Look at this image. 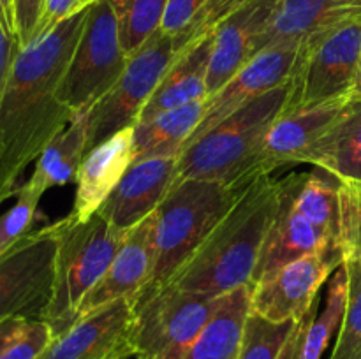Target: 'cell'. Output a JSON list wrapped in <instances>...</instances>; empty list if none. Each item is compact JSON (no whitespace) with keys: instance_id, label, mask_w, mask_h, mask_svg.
<instances>
[{"instance_id":"1","label":"cell","mask_w":361,"mask_h":359,"mask_svg":"<svg viewBox=\"0 0 361 359\" xmlns=\"http://www.w3.org/2000/svg\"><path fill=\"white\" fill-rule=\"evenodd\" d=\"M88 9L18 51L0 101V206L14 196L25 169L74 120L60 99V87Z\"/></svg>"},{"instance_id":"2","label":"cell","mask_w":361,"mask_h":359,"mask_svg":"<svg viewBox=\"0 0 361 359\" xmlns=\"http://www.w3.org/2000/svg\"><path fill=\"white\" fill-rule=\"evenodd\" d=\"M279 206L281 180L257 176L168 284L214 298L252 284Z\"/></svg>"},{"instance_id":"3","label":"cell","mask_w":361,"mask_h":359,"mask_svg":"<svg viewBox=\"0 0 361 359\" xmlns=\"http://www.w3.org/2000/svg\"><path fill=\"white\" fill-rule=\"evenodd\" d=\"M291 81L252 99L194 141L176 158V180L242 182L254 180L252 168L274 123L286 111ZM263 176V175H261Z\"/></svg>"},{"instance_id":"4","label":"cell","mask_w":361,"mask_h":359,"mask_svg":"<svg viewBox=\"0 0 361 359\" xmlns=\"http://www.w3.org/2000/svg\"><path fill=\"white\" fill-rule=\"evenodd\" d=\"M250 182L176 180L155 210V266L148 285L171 282Z\"/></svg>"},{"instance_id":"5","label":"cell","mask_w":361,"mask_h":359,"mask_svg":"<svg viewBox=\"0 0 361 359\" xmlns=\"http://www.w3.org/2000/svg\"><path fill=\"white\" fill-rule=\"evenodd\" d=\"M127 232L99 211L85 222L74 220L71 215L60 218L53 292L42 315L53 336L76 322L85 296L104 277Z\"/></svg>"},{"instance_id":"6","label":"cell","mask_w":361,"mask_h":359,"mask_svg":"<svg viewBox=\"0 0 361 359\" xmlns=\"http://www.w3.org/2000/svg\"><path fill=\"white\" fill-rule=\"evenodd\" d=\"M219 298L173 284L148 285L130 301L136 359H183L214 315Z\"/></svg>"},{"instance_id":"7","label":"cell","mask_w":361,"mask_h":359,"mask_svg":"<svg viewBox=\"0 0 361 359\" xmlns=\"http://www.w3.org/2000/svg\"><path fill=\"white\" fill-rule=\"evenodd\" d=\"M361 62V13L303 39L286 111L355 97Z\"/></svg>"},{"instance_id":"8","label":"cell","mask_w":361,"mask_h":359,"mask_svg":"<svg viewBox=\"0 0 361 359\" xmlns=\"http://www.w3.org/2000/svg\"><path fill=\"white\" fill-rule=\"evenodd\" d=\"M129 55L111 0H95L60 87V99L74 118L90 111L122 76Z\"/></svg>"},{"instance_id":"9","label":"cell","mask_w":361,"mask_h":359,"mask_svg":"<svg viewBox=\"0 0 361 359\" xmlns=\"http://www.w3.org/2000/svg\"><path fill=\"white\" fill-rule=\"evenodd\" d=\"M176 56L175 37L161 28L129 56L118 81L87 113L88 134L85 155L115 134L136 125L148 99Z\"/></svg>"},{"instance_id":"10","label":"cell","mask_w":361,"mask_h":359,"mask_svg":"<svg viewBox=\"0 0 361 359\" xmlns=\"http://www.w3.org/2000/svg\"><path fill=\"white\" fill-rule=\"evenodd\" d=\"M59 220L30 231L0 256V322L6 319L42 320L51 299Z\"/></svg>"},{"instance_id":"11","label":"cell","mask_w":361,"mask_h":359,"mask_svg":"<svg viewBox=\"0 0 361 359\" xmlns=\"http://www.w3.org/2000/svg\"><path fill=\"white\" fill-rule=\"evenodd\" d=\"M344 263L342 248L312 253L264 275L252 284L250 312L271 320H300L309 313L324 282Z\"/></svg>"},{"instance_id":"12","label":"cell","mask_w":361,"mask_h":359,"mask_svg":"<svg viewBox=\"0 0 361 359\" xmlns=\"http://www.w3.org/2000/svg\"><path fill=\"white\" fill-rule=\"evenodd\" d=\"M300 46H302L300 41L267 46L257 55H254L250 62H247L224 87L219 88L215 94L208 95L204 101L203 118L190 139L187 141L185 148L204 136L215 125H219L236 109L245 106L247 102L288 83L291 80L296 58H298Z\"/></svg>"},{"instance_id":"13","label":"cell","mask_w":361,"mask_h":359,"mask_svg":"<svg viewBox=\"0 0 361 359\" xmlns=\"http://www.w3.org/2000/svg\"><path fill=\"white\" fill-rule=\"evenodd\" d=\"M133 324V301L116 299L53 336L39 359H129Z\"/></svg>"},{"instance_id":"14","label":"cell","mask_w":361,"mask_h":359,"mask_svg":"<svg viewBox=\"0 0 361 359\" xmlns=\"http://www.w3.org/2000/svg\"><path fill=\"white\" fill-rule=\"evenodd\" d=\"M307 175L309 172H291L286 178H281V206L264 239L252 275V284L296 259L331 248H342L334 236L314 225L295 208V196Z\"/></svg>"},{"instance_id":"15","label":"cell","mask_w":361,"mask_h":359,"mask_svg":"<svg viewBox=\"0 0 361 359\" xmlns=\"http://www.w3.org/2000/svg\"><path fill=\"white\" fill-rule=\"evenodd\" d=\"M353 97H341L312 108L284 111L274 123L254 162V176L271 175L293 164H307L310 151Z\"/></svg>"},{"instance_id":"16","label":"cell","mask_w":361,"mask_h":359,"mask_svg":"<svg viewBox=\"0 0 361 359\" xmlns=\"http://www.w3.org/2000/svg\"><path fill=\"white\" fill-rule=\"evenodd\" d=\"M155 266V213L127 232L104 277L85 296L78 319L97 312L116 299H133L150 282Z\"/></svg>"},{"instance_id":"17","label":"cell","mask_w":361,"mask_h":359,"mask_svg":"<svg viewBox=\"0 0 361 359\" xmlns=\"http://www.w3.org/2000/svg\"><path fill=\"white\" fill-rule=\"evenodd\" d=\"M176 178V158L173 157L134 162L99 208V213L118 229L130 231L155 213Z\"/></svg>"},{"instance_id":"18","label":"cell","mask_w":361,"mask_h":359,"mask_svg":"<svg viewBox=\"0 0 361 359\" xmlns=\"http://www.w3.org/2000/svg\"><path fill=\"white\" fill-rule=\"evenodd\" d=\"M279 0H254L217 25L212 34L208 95L224 87L254 56L256 42L270 21Z\"/></svg>"},{"instance_id":"19","label":"cell","mask_w":361,"mask_h":359,"mask_svg":"<svg viewBox=\"0 0 361 359\" xmlns=\"http://www.w3.org/2000/svg\"><path fill=\"white\" fill-rule=\"evenodd\" d=\"M134 164V127L115 134L85 155L76 176L71 217L85 222L94 217Z\"/></svg>"},{"instance_id":"20","label":"cell","mask_w":361,"mask_h":359,"mask_svg":"<svg viewBox=\"0 0 361 359\" xmlns=\"http://www.w3.org/2000/svg\"><path fill=\"white\" fill-rule=\"evenodd\" d=\"M358 13L361 0H279L270 21L257 37L254 55L277 42H302Z\"/></svg>"},{"instance_id":"21","label":"cell","mask_w":361,"mask_h":359,"mask_svg":"<svg viewBox=\"0 0 361 359\" xmlns=\"http://www.w3.org/2000/svg\"><path fill=\"white\" fill-rule=\"evenodd\" d=\"M210 56L212 34L178 53L152 97L148 99L147 106L137 118V123L147 122L161 113L180 108L189 102L204 101L208 97L207 81Z\"/></svg>"},{"instance_id":"22","label":"cell","mask_w":361,"mask_h":359,"mask_svg":"<svg viewBox=\"0 0 361 359\" xmlns=\"http://www.w3.org/2000/svg\"><path fill=\"white\" fill-rule=\"evenodd\" d=\"M307 164L323 169L342 183L361 185V97H353L342 108L312 148Z\"/></svg>"},{"instance_id":"23","label":"cell","mask_w":361,"mask_h":359,"mask_svg":"<svg viewBox=\"0 0 361 359\" xmlns=\"http://www.w3.org/2000/svg\"><path fill=\"white\" fill-rule=\"evenodd\" d=\"M250 296L252 284L221 296L214 315L183 359H238Z\"/></svg>"},{"instance_id":"24","label":"cell","mask_w":361,"mask_h":359,"mask_svg":"<svg viewBox=\"0 0 361 359\" xmlns=\"http://www.w3.org/2000/svg\"><path fill=\"white\" fill-rule=\"evenodd\" d=\"M207 101V99H204ZM204 101L189 102L134 125V162L148 158H178L200 125Z\"/></svg>"},{"instance_id":"25","label":"cell","mask_w":361,"mask_h":359,"mask_svg":"<svg viewBox=\"0 0 361 359\" xmlns=\"http://www.w3.org/2000/svg\"><path fill=\"white\" fill-rule=\"evenodd\" d=\"M88 118L85 115L76 116L48 146L42 150L35 160V168L28 182L21 183L25 189L42 197L46 190L53 187H63L76 183L78 169L85 158L87 148Z\"/></svg>"},{"instance_id":"26","label":"cell","mask_w":361,"mask_h":359,"mask_svg":"<svg viewBox=\"0 0 361 359\" xmlns=\"http://www.w3.org/2000/svg\"><path fill=\"white\" fill-rule=\"evenodd\" d=\"M295 208L341 243L342 182L323 169L309 172L295 196ZM342 246V245H341Z\"/></svg>"},{"instance_id":"27","label":"cell","mask_w":361,"mask_h":359,"mask_svg":"<svg viewBox=\"0 0 361 359\" xmlns=\"http://www.w3.org/2000/svg\"><path fill=\"white\" fill-rule=\"evenodd\" d=\"M348 271L342 263L328 285L323 312L314 317L312 322L309 324L303 340L302 359H321L335 331L341 329L345 305H348Z\"/></svg>"},{"instance_id":"28","label":"cell","mask_w":361,"mask_h":359,"mask_svg":"<svg viewBox=\"0 0 361 359\" xmlns=\"http://www.w3.org/2000/svg\"><path fill=\"white\" fill-rule=\"evenodd\" d=\"M120 20L122 44L133 55L161 27L168 0H111Z\"/></svg>"},{"instance_id":"29","label":"cell","mask_w":361,"mask_h":359,"mask_svg":"<svg viewBox=\"0 0 361 359\" xmlns=\"http://www.w3.org/2000/svg\"><path fill=\"white\" fill-rule=\"evenodd\" d=\"M348 305L330 359H358L361 355V260L345 257Z\"/></svg>"},{"instance_id":"30","label":"cell","mask_w":361,"mask_h":359,"mask_svg":"<svg viewBox=\"0 0 361 359\" xmlns=\"http://www.w3.org/2000/svg\"><path fill=\"white\" fill-rule=\"evenodd\" d=\"M298 320L271 322L257 313H249L243 329L238 359H277Z\"/></svg>"},{"instance_id":"31","label":"cell","mask_w":361,"mask_h":359,"mask_svg":"<svg viewBox=\"0 0 361 359\" xmlns=\"http://www.w3.org/2000/svg\"><path fill=\"white\" fill-rule=\"evenodd\" d=\"M14 196L16 203L13 208L0 215V256L13 248L32 231L37 204L41 201V197L25 189L23 185L18 187Z\"/></svg>"},{"instance_id":"32","label":"cell","mask_w":361,"mask_h":359,"mask_svg":"<svg viewBox=\"0 0 361 359\" xmlns=\"http://www.w3.org/2000/svg\"><path fill=\"white\" fill-rule=\"evenodd\" d=\"M252 2L254 0H208L203 9L200 11V14L194 18L192 23L182 34L175 37L176 53H182L190 44L207 37L221 21H224L233 13H236V11H240L242 7L249 6Z\"/></svg>"},{"instance_id":"33","label":"cell","mask_w":361,"mask_h":359,"mask_svg":"<svg viewBox=\"0 0 361 359\" xmlns=\"http://www.w3.org/2000/svg\"><path fill=\"white\" fill-rule=\"evenodd\" d=\"M341 245L344 259L356 257L361 260V201L348 183H342Z\"/></svg>"},{"instance_id":"34","label":"cell","mask_w":361,"mask_h":359,"mask_svg":"<svg viewBox=\"0 0 361 359\" xmlns=\"http://www.w3.org/2000/svg\"><path fill=\"white\" fill-rule=\"evenodd\" d=\"M53 338V331L44 320H28L16 340L0 354V359H39Z\"/></svg>"},{"instance_id":"35","label":"cell","mask_w":361,"mask_h":359,"mask_svg":"<svg viewBox=\"0 0 361 359\" xmlns=\"http://www.w3.org/2000/svg\"><path fill=\"white\" fill-rule=\"evenodd\" d=\"M207 2L208 0H168L159 28L176 37L192 23Z\"/></svg>"},{"instance_id":"36","label":"cell","mask_w":361,"mask_h":359,"mask_svg":"<svg viewBox=\"0 0 361 359\" xmlns=\"http://www.w3.org/2000/svg\"><path fill=\"white\" fill-rule=\"evenodd\" d=\"M46 0H14V30L20 49L30 44L42 16Z\"/></svg>"},{"instance_id":"37","label":"cell","mask_w":361,"mask_h":359,"mask_svg":"<svg viewBox=\"0 0 361 359\" xmlns=\"http://www.w3.org/2000/svg\"><path fill=\"white\" fill-rule=\"evenodd\" d=\"M83 7L80 6V0H46L42 16L39 20V25L35 28V34L32 41L41 39L42 35L51 32L56 25L62 23L63 20H67V18L73 16V14H76Z\"/></svg>"},{"instance_id":"38","label":"cell","mask_w":361,"mask_h":359,"mask_svg":"<svg viewBox=\"0 0 361 359\" xmlns=\"http://www.w3.org/2000/svg\"><path fill=\"white\" fill-rule=\"evenodd\" d=\"M18 51H20V42H18L16 35L0 20V101H2L7 81H9Z\"/></svg>"},{"instance_id":"39","label":"cell","mask_w":361,"mask_h":359,"mask_svg":"<svg viewBox=\"0 0 361 359\" xmlns=\"http://www.w3.org/2000/svg\"><path fill=\"white\" fill-rule=\"evenodd\" d=\"M317 305H319V299H316V303H314L312 308L309 310V313L296 322L295 329H293L291 334H289L288 341L284 344V347H282L281 354H279L277 359H302L303 340H305L309 324L312 322L314 317L317 315Z\"/></svg>"},{"instance_id":"40","label":"cell","mask_w":361,"mask_h":359,"mask_svg":"<svg viewBox=\"0 0 361 359\" xmlns=\"http://www.w3.org/2000/svg\"><path fill=\"white\" fill-rule=\"evenodd\" d=\"M28 322V319H20V317H14V319H6L0 322V354L13 344L18 338V334L23 331L25 324Z\"/></svg>"},{"instance_id":"41","label":"cell","mask_w":361,"mask_h":359,"mask_svg":"<svg viewBox=\"0 0 361 359\" xmlns=\"http://www.w3.org/2000/svg\"><path fill=\"white\" fill-rule=\"evenodd\" d=\"M0 20L16 35V30H14V0H0Z\"/></svg>"},{"instance_id":"42","label":"cell","mask_w":361,"mask_h":359,"mask_svg":"<svg viewBox=\"0 0 361 359\" xmlns=\"http://www.w3.org/2000/svg\"><path fill=\"white\" fill-rule=\"evenodd\" d=\"M355 97H361V62H360V70H358V80H356L355 84Z\"/></svg>"},{"instance_id":"43","label":"cell","mask_w":361,"mask_h":359,"mask_svg":"<svg viewBox=\"0 0 361 359\" xmlns=\"http://www.w3.org/2000/svg\"><path fill=\"white\" fill-rule=\"evenodd\" d=\"M348 185H349V183H348ZM349 187H351V189L355 190L356 196H358V197H360V201H361V185H349Z\"/></svg>"},{"instance_id":"44","label":"cell","mask_w":361,"mask_h":359,"mask_svg":"<svg viewBox=\"0 0 361 359\" xmlns=\"http://www.w3.org/2000/svg\"><path fill=\"white\" fill-rule=\"evenodd\" d=\"M94 2H95V0H80V6L81 7H88V6H92Z\"/></svg>"},{"instance_id":"45","label":"cell","mask_w":361,"mask_h":359,"mask_svg":"<svg viewBox=\"0 0 361 359\" xmlns=\"http://www.w3.org/2000/svg\"><path fill=\"white\" fill-rule=\"evenodd\" d=\"M120 359H127V358H120Z\"/></svg>"},{"instance_id":"46","label":"cell","mask_w":361,"mask_h":359,"mask_svg":"<svg viewBox=\"0 0 361 359\" xmlns=\"http://www.w3.org/2000/svg\"><path fill=\"white\" fill-rule=\"evenodd\" d=\"M358 359H361V355H360V358H358Z\"/></svg>"}]
</instances>
